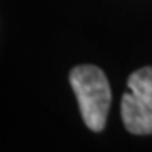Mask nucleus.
I'll return each mask as SVG.
<instances>
[{"label": "nucleus", "mask_w": 152, "mask_h": 152, "mask_svg": "<svg viewBox=\"0 0 152 152\" xmlns=\"http://www.w3.org/2000/svg\"><path fill=\"white\" fill-rule=\"evenodd\" d=\"M69 85L85 125L93 132H102L112 105V90L105 73L93 64H80L71 69Z\"/></svg>", "instance_id": "nucleus-1"}, {"label": "nucleus", "mask_w": 152, "mask_h": 152, "mask_svg": "<svg viewBox=\"0 0 152 152\" xmlns=\"http://www.w3.org/2000/svg\"><path fill=\"white\" fill-rule=\"evenodd\" d=\"M120 113L125 129L134 135L152 134V66L134 71L127 80Z\"/></svg>", "instance_id": "nucleus-2"}]
</instances>
